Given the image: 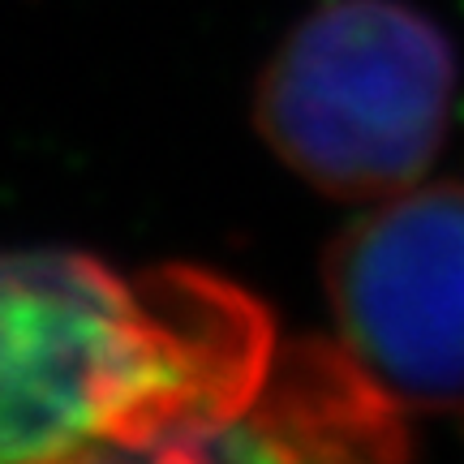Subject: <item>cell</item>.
Returning a JSON list of instances; mask_svg holds the SVG:
<instances>
[{
	"mask_svg": "<svg viewBox=\"0 0 464 464\" xmlns=\"http://www.w3.org/2000/svg\"><path fill=\"white\" fill-rule=\"evenodd\" d=\"M276 353L263 301L216 271L0 249V464H61L224 413Z\"/></svg>",
	"mask_w": 464,
	"mask_h": 464,
	"instance_id": "cell-1",
	"label": "cell"
},
{
	"mask_svg": "<svg viewBox=\"0 0 464 464\" xmlns=\"http://www.w3.org/2000/svg\"><path fill=\"white\" fill-rule=\"evenodd\" d=\"M456 48L409 0H323L271 52L258 133L332 198L421 185L456 108Z\"/></svg>",
	"mask_w": 464,
	"mask_h": 464,
	"instance_id": "cell-2",
	"label": "cell"
},
{
	"mask_svg": "<svg viewBox=\"0 0 464 464\" xmlns=\"http://www.w3.org/2000/svg\"><path fill=\"white\" fill-rule=\"evenodd\" d=\"M335 335L392 400L464 413V181L413 185L327 249Z\"/></svg>",
	"mask_w": 464,
	"mask_h": 464,
	"instance_id": "cell-3",
	"label": "cell"
},
{
	"mask_svg": "<svg viewBox=\"0 0 464 464\" xmlns=\"http://www.w3.org/2000/svg\"><path fill=\"white\" fill-rule=\"evenodd\" d=\"M404 413L340 340H297L280 344L263 387L224 413L61 464H409Z\"/></svg>",
	"mask_w": 464,
	"mask_h": 464,
	"instance_id": "cell-4",
	"label": "cell"
}]
</instances>
